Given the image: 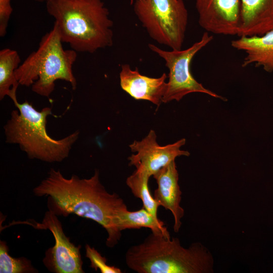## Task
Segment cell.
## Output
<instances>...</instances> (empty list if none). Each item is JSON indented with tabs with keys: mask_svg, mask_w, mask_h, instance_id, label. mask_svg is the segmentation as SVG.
<instances>
[{
	"mask_svg": "<svg viewBox=\"0 0 273 273\" xmlns=\"http://www.w3.org/2000/svg\"><path fill=\"white\" fill-rule=\"evenodd\" d=\"M13 11L11 0H0V36L7 33L8 22Z\"/></svg>",
	"mask_w": 273,
	"mask_h": 273,
	"instance_id": "20",
	"label": "cell"
},
{
	"mask_svg": "<svg viewBox=\"0 0 273 273\" xmlns=\"http://www.w3.org/2000/svg\"><path fill=\"white\" fill-rule=\"evenodd\" d=\"M153 177L158 185L154 191V198L159 206L171 211L174 218V232L179 231L184 210L180 206L181 191L178 181V173L174 161L155 173Z\"/></svg>",
	"mask_w": 273,
	"mask_h": 273,
	"instance_id": "12",
	"label": "cell"
},
{
	"mask_svg": "<svg viewBox=\"0 0 273 273\" xmlns=\"http://www.w3.org/2000/svg\"><path fill=\"white\" fill-rule=\"evenodd\" d=\"M237 36L261 35L273 29V0H240Z\"/></svg>",
	"mask_w": 273,
	"mask_h": 273,
	"instance_id": "13",
	"label": "cell"
},
{
	"mask_svg": "<svg viewBox=\"0 0 273 273\" xmlns=\"http://www.w3.org/2000/svg\"><path fill=\"white\" fill-rule=\"evenodd\" d=\"M35 229L49 230L52 233L55 245L45 253L42 262L51 272L55 273H83V262L80 252V246L72 243L64 234L62 224L57 215L49 210L44 214L41 222H23Z\"/></svg>",
	"mask_w": 273,
	"mask_h": 273,
	"instance_id": "8",
	"label": "cell"
},
{
	"mask_svg": "<svg viewBox=\"0 0 273 273\" xmlns=\"http://www.w3.org/2000/svg\"><path fill=\"white\" fill-rule=\"evenodd\" d=\"M212 39L213 36L206 31L199 41L185 50L165 51L153 44H148L152 52L165 61V66L169 70L168 81L162 102L167 103L172 100L179 101L185 96L192 93H204L222 100H225L199 83L190 70L194 56Z\"/></svg>",
	"mask_w": 273,
	"mask_h": 273,
	"instance_id": "7",
	"label": "cell"
},
{
	"mask_svg": "<svg viewBox=\"0 0 273 273\" xmlns=\"http://www.w3.org/2000/svg\"><path fill=\"white\" fill-rule=\"evenodd\" d=\"M10 98L18 111L11 112L10 119L4 127L6 142L18 144L30 159L54 162L66 158L79 138V131L61 140L53 139L46 130L47 118L52 114L51 108L45 107L38 111L27 101L19 103L16 93Z\"/></svg>",
	"mask_w": 273,
	"mask_h": 273,
	"instance_id": "4",
	"label": "cell"
},
{
	"mask_svg": "<svg viewBox=\"0 0 273 273\" xmlns=\"http://www.w3.org/2000/svg\"><path fill=\"white\" fill-rule=\"evenodd\" d=\"M113 225L120 233L126 229L146 228L153 233L170 237L164 222L154 217L144 207L135 211H129L127 208L120 210L113 219Z\"/></svg>",
	"mask_w": 273,
	"mask_h": 273,
	"instance_id": "15",
	"label": "cell"
},
{
	"mask_svg": "<svg viewBox=\"0 0 273 273\" xmlns=\"http://www.w3.org/2000/svg\"><path fill=\"white\" fill-rule=\"evenodd\" d=\"M133 11L152 39L171 50H181L188 23L183 0H135Z\"/></svg>",
	"mask_w": 273,
	"mask_h": 273,
	"instance_id": "6",
	"label": "cell"
},
{
	"mask_svg": "<svg viewBox=\"0 0 273 273\" xmlns=\"http://www.w3.org/2000/svg\"><path fill=\"white\" fill-rule=\"evenodd\" d=\"M21 59L18 52L9 48L0 51V100L9 96L13 87L20 85L15 71L20 66Z\"/></svg>",
	"mask_w": 273,
	"mask_h": 273,
	"instance_id": "16",
	"label": "cell"
},
{
	"mask_svg": "<svg viewBox=\"0 0 273 273\" xmlns=\"http://www.w3.org/2000/svg\"><path fill=\"white\" fill-rule=\"evenodd\" d=\"M60 32L54 23L53 29L41 38L37 49L32 52L15 71L20 85H32L35 93L49 97L57 80L69 82L75 89L77 82L72 71L77 53L64 50Z\"/></svg>",
	"mask_w": 273,
	"mask_h": 273,
	"instance_id": "5",
	"label": "cell"
},
{
	"mask_svg": "<svg viewBox=\"0 0 273 273\" xmlns=\"http://www.w3.org/2000/svg\"><path fill=\"white\" fill-rule=\"evenodd\" d=\"M119 77L121 88L134 99L149 101L158 107L162 102L167 86L165 73L150 77L141 74L136 67L132 70L128 64H123Z\"/></svg>",
	"mask_w": 273,
	"mask_h": 273,
	"instance_id": "11",
	"label": "cell"
},
{
	"mask_svg": "<svg viewBox=\"0 0 273 273\" xmlns=\"http://www.w3.org/2000/svg\"><path fill=\"white\" fill-rule=\"evenodd\" d=\"M33 193L37 196H49V209L57 215L75 214L100 224L108 233L107 247H114L120 240L121 233L115 229L113 219L127 206L118 194L106 191L98 170L91 177L81 179L74 174L67 178L59 169L51 168Z\"/></svg>",
	"mask_w": 273,
	"mask_h": 273,
	"instance_id": "1",
	"label": "cell"
},
{
	"mask_svg": "<svg viewBox=\"0 0 273 273\" xmlns=\"http://www.w3.org/2000/svg\"><path fill=\"white\" fill-rule=\"evenodd\" d=\"M85 256L90 261V267L96 271L99 269L102 273H121V270L115 266H110L107 264V259L94 247L86 244Z\"/></svg>",
	"mask_w": 273,
	"mask_h": 273,
	"instance_id": "19",
	"label": "cell"
},
{
	"mask_svg": "<svg viewBox=\"0 0 273 273\" xmlns=\"http://www.w3.org/2000/svg\"><path fill=\"white\" fill-rule=\"evenodd\" d=\"M198 23L206 32L237 35L240 18V0H195Z\"/></svg>",
	"mask_w": 273,
	"mask_h": 273,
	"instance_id": "10",
	"label": "cell"
},
{
	"mask_svg": "<svg viewBox=\"0 0 273 273\" xmlns=\"http://www.w3.org/2000/svg\"><path fill=\"white\" fill-rule=\"evenodd\" d=\"M46 8L62 41L76 52L93 53L112 46L113 23L102 0H50Z\"/></svg>",
	"mask_w": 273,
	"mask_h": 273,
	"instance_id": "2",
	"label": "cell"
},
{
	"mask_svg": "<svg viewBox=\"0 0 273 273\" xmlns=\"http://www.w3.org/2000/svg\"><path fill=\"white\" fill-rule=\"evenodd\" d=\"M33 1H35L36 2H48V1H49L50 0H33Z\"/></svg>",
	"mask_w": 273,
	"mask_h": 273,
	"instance_id": "21",
	"label": "cell"
},
{
	"mask_svg": "<svg viewBox=\"0 0 273 273\" xmlns=\"http://www.w3.org/2000/svg\"><path fill=\"white\" fill-rule=\"evenodd\" d=\"M232 47L246 53L242 66L254 64L273 72V29L261 35L241 36L231 41Z\"/></svg>",
	"mask_w": 273,
	"mask_h": 273,
	"instance_id": "14",
	"label": "cell"
},
{
	"mask_svg": "<svg viewBox=\"0 0 273 273\" xmlns=\"http://www.w3.org/2000/svg\"><path fill=\"white\" fill-rule=\"evenodd\" d=\"M7 243L0 241L1 273H34L38 271L25 257L14 258L9 254Z\"/></svg>",
	"mask_w": 273,
	"mask_h": 273,
	"instance_id": "18",
	"label": "cell"
},
{
	"mask_svg": "<svg viewBox=\"0 0 273 273\" xmlns=\"http://www.w3.org/2000/svg\"><path fill=\"white\" fill-rule=\"evenodd\" d=\"M157 136L153 130L140 141H134L129 145L132 152H136L128 158L129 165L147 173L151 177L163 167L174 161L180 156L190 155L187 151L181 150L186 139H182L175 143L166 146H160L156 141Z\"/></svg>",
	"mask_w": 273,
	"mask_h": 273,
	"instance_id": "9",
	"label": "cell"
},
{
	"mask_svg": "<svg viewBox=\"0 0 273 273\" xmlns=\"http://www.w3.org/2000/svg\"><path fill=\"white\" fill-rule=\"evenodd\" d=\"M128 268L139 273H211L214 260L200 243L186 248L177 238L152 232L125 254Z\"/></svg>",
	"mask_w": 273,
	"mask_h": 273,
	"instance_id": "3",
	"label": "cell"
},
{
	"mask_svg": "<svg viewBox=\"0 0 273 273\" xmlns=\"http://www.w3.org/2000/svg\"><path fill=\"white\" fill-rule=\"evenodd\" d=\"M150 177L149 175L145 171L136 169L134 172L127 178L126 183L133 195L142 200L143 207L154 217L158 218L157 211L160 206L150 193L148 184Z\"/></svg>",
	"mask_w": 273,
	"mask_h": 273,
	"instance_id": "17",
	"label": "cell"
}]
</instances>
